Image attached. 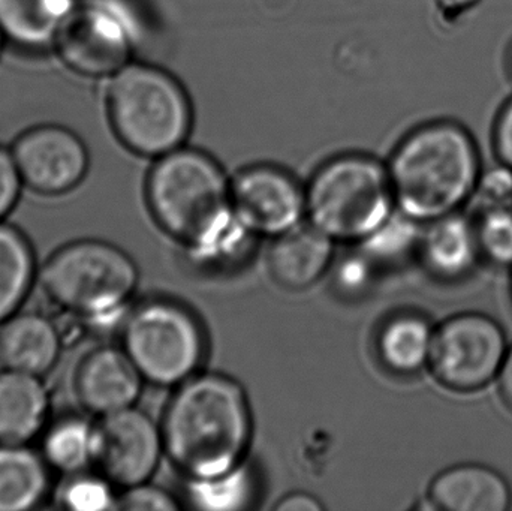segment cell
<instances>
[{"instance_id":"obj_11","label":"cell","mask_w":512,"mask_h":511,"mask_svg":"<svg viewBox=\"0 0 512 511\" xmlns=\"http://www.w3.org/2000/svg\"><path fill=\"white\" fill-rule=\"evenodd\" d=\"M165 455L161 426L137 407L96 422L95 468L116 488L128 489L152 479Z\"/></svg>"},{"instance_id":"obj_23","label":"cell","mask_w":512,"mask_h":511,"mask_svg":"<svg viewBox=\"0 0 512 511\" xmlns=\"http://www.w3.org/2000/svg\"><path fill=\"white\" fill-rule=\"evenodd\" d=\"M96 422L80 414L51 419L41 435V455L53 473L62 476L95 467Z\"/></svg>"},{"instance_id":"obj_7","label":"cell","mask_w":512,"mask_h":511,"mask_svg":"<svg viewBox=\"0 0 512 511\" xmlns=\"http://www.w3.org/2000/svg\"><path fill=\"white\" fill-rule=\"evenodd\" d=\"M122 348L147 383L177 387L198 374L206 336L189 309L170 300H149L129 311Z\"/></svg>"},{"instance_id":"obj_28","label":"cell","mask_w":512,"mask_h":511,"mask_svg":"<svg viewBox=\"0 0 512 511\" xmlns=\"http://www.w3.org/2000/svg\"><path fill=\"white\" fill-rule=\"evenodd\" d=\"M179 503L164 489L149 485L132 486L123 489L117 498V509L126 511H177Z\"/></svg>"},{"instance_id":"obj_20","label":"cell","mask_w":512,"mask_h":511,"mask_svg":"<svg viewBox=\"0 0 512 511\" xmlns=\"http://www.w3.org/2000/svg\"><path fill=\"white\" fill-rule=\"evenodd\" d=\"M51 468L29 446H0V511L38 509L51 494Z\"/></svg>"},{"instance_id":"obj_17","label":"cell","mask_w":512,"mask_h":511,"mask_svg":"<svg viewBox=\"0 0 512 511\" xmlns=\"http://www.w3.org/2000/svg\"><path fill=\"white\" fill-rule=\"evenodd\" d=\"M418 254L427 272L442 281H459L474 272L481 257L475 221L456 212L427 222Z\"/></svg>"},{"instance_id":"obj_8","label":"cell","mask_w":512,"mask_h":511,"mask_svg":"<svg viewBox=\"0 0 512 511\" xmlns=\"http://www.w3.org/2000/svg\"><path fill=\"white\" fill-rule=\"evenodd\" d=\"M144 35L134 0H80L54 51L81 77L111 78L134 62Z\"/></svg>"},{"instance_id":"obj_9","label":"cell","mask_w":512,"mask_h":511,"mask_svg":"<svg viewBox=\"0 0 512 511\" xmlns=\"http://www.w3.org/2000/svg\"><path fill=\"white\" fill-rule=\"evenodd\" d=\"M507 351L498 321L481 312H463L436 327L429 369L451 392H480L498 378Z\"/></svg>"},{"instance_id":"obj_10","label":"cell","mask_w":512,"mask_h":511,"mask_svg":"<svg viewBox=\"0 0 512 511\" xmlns=\"http://www.w3.org/2000/svg\"><path fill=\"white\" fill-rule=\"evenodd\" d=\"M24 188L44 197L75 191L90 170V152L83 138L56 123L32 126L11 146Z\"/></svg>"},{"instance_id":"obj_37","label":"cell","mask_w":512,"mask_h":511,"mask_svg":"<svg viewBox=\"0 0 512 511\" xmlns=\"http://www.w3.org/2000/svg\"><path fill=\"white\" fill-rule=\"evenodd\" d=\"M511 288H512V281H511Z\"/></svg>"},{"instance_id":"obj_25","label":"cell","mask_w":512,"mask_h":511,"mask_svg":"<svg viewBox=\"0 0 512 511\" xmlns=\"http://www.w3.org/2000/svg\"><path fill=\"white\" fill-rule=\"evenodd\" d=\"M420 222L408 218L397 210L393 218L382 225L372 237L361 243L366 246V255L370 260L397 261L408 255L412 249H418L421 239Z\"/></svg>"},{"instance_id":"obj_13","label":"cell","mask_w":512,"mask_h":511,"mask_svg":"<svg viewBox=\"0 0 512 511\" xmlns=\"http://www.w3.org/2000/svg\"><path fill=\"white\" fill-rule=\"evenodd\" d=\"M146 381L123 348L102 345L78 363L75 396L87 414L101 417L135 407Z\"/></svg>"},{"instance_id":"obj_31","label":"cell","mask_w":512,"mask_h":511,"mask_svg":"<svg viewBox=\"0 0 512 511\" xmlns=\"http://www.w3.org/2000/svg\"><path fill=\"white\" fill-rule=\"evenodd\" d=\"M492 149L498 162L512 168V95L493 120Z\"/></svg>"},{"instance_id":"obj_19","label":"cell","mask_w":512,"mask_h":511,"mask_svg":"<svg viewBox=\"0 0 512 511\" xmlns=\"http://www.w3.org/2000/svg\"><path fill=\"white\" fill-rule=\"evenodd\" d=\"M80 0H0V30L8 44L30 51L54 50Z\"/></svg>"},{"instance_id":"obj_33","label":"cell","mask_w":512,"mask_h":511,"mask_svg":"<svg viewBox=\"0 0 512 511\" xmlns=\"http://www.w3.org/2000/svg\"><path fill=\"white\" fill-rule=\"evenodd\" d=\"M274 510L321 511L324 510V506L319 503V500H316L315 497H312V495L295 492V494L286 495V497L280 498L279 503L274 506Z\"/></svg>"},{"instance_id":"obj_29","label":"cell","mask_w":512,"mask_h":511,"mask_svg":"<svg viewBox=\"0 0 512 511\" xmlns=\"http://www.w3.org/2000/svg\"><path fill=\"white\" fill-rule=\"evenodd\" d=\"M474 198L480 200L483 207L511 206L512 168L498 162L495 167L483 170Z\"/></svg>"},{"instance_id":"obj_18","label":"cell","mask_w":512,"mask_h":511,"mask_svg":"<svg viewBox=\"0 0 512 511\" xmlns=\"http://www.w3.org/2000/svg\"><path fill=\"white\" fill-rule=\"evenodd\" d=\"M334 240L301 224L274 239L268 254V267L277 284L288 290H306L330 269L334 257Z\"/></svg>"},{"instance_id":"obj_34","label":"cell","mask_w":512,"mask_h":511,"mask_svg":"<svg viewBox=\"0 0 512 511\" xmlns=\"http://www.w3.org/2000/svg\"><path fill=\"white\" fill-rule=\"evenodd\" d=\"M499 396L505 407L512 413V345L508 347L507 356L502 363L498 378Z\"/></svg>"},{"instance_id":"obj_35","label":"cell","mask_w":512,"mask_h":511,"mask_svg":"<svg viewBox=\"0 0 512 511\" xmlns=\"http://www.w3.org/2000/svg\"><path fill=\"white\" fill-rule=\"evenodd\" d=\"M507 69H508V75H510V80L512 81V41H511V44L508 45Z\"/></svg>"},{"instance_id":"obj_27","label":"cell","mask_w":512,"mask_h":511,"mask_svg":"<svg viewBox=\"0 0 512 511\" xmlns=\"http://www.w3.org/2000/svg\"><path fill=\"white\" fill-rule=\"evenodd\" d=\"M475 227L481 255L496 266L512 267V207H484Z\"/></svg>"},{"instance_id":"obj_15","label":"cell","mask_w":512,"mask_h":511,"mask_svg":"<svg viewBox=\"0 0 512 511\" xmlns=\"http://www.w3.org/2000/svg\"><path fill=\"white\" fill-rule=\"evenodd\" d=\"M50 420L44 377L0 368V446H29Z\"/></svg>"},{"instance_id":"obj_21","label":"cell","mask_w":512,"mask_h":511,"mask_svg":"<svg viewBox=\"0 0 512 511\" xmlns=\"http://www.w3.org/2000/svg\"><path fill=\"white\" fill-rule=\"evenodd\" d=\"M38 258L20 228L0 222V324L26 305L39 281Z\"/></svg>"},{"instance_id":"obj_6","label":"cell","mask_w":512,"mask_h":511,"mask_svg":"<svg viewBox=\"0 0 512 511\" xmlns=\"http://www.w3.org/2000/svg\"><path fill=\"white\" fill-rule=\"evenodd\" d=\"M304 189L307 222L334 242H366L397 212L387 164L364 153L328 159Z\"/></svg>"},{"instance_id":"obj_30","label":"cell","mask_w":512,"mask_h":511,"mask_svg":"<svg viewBox=\"0 0 512 511\" xmlns=\"http://www.w3.org/2000/svg\"><path fill=\"white\" fill-rule=\"evenodd\" d=\"M24 183L18 171L11 147L0 144V222L14 212L23 192Z\"/></svg>"},{"instance_id":"obj_4","label":"cell","mask_w":512,"mask_h":511,"mask_svg":"<svg viewBox=\"0 0 512 511\" xmlns=\"http://www.w3.org/2000/svg\"><path fill=\"white\" fill-rule=\"evenodd\" d=\"M38 282L51 305L102 333L122 329L140 272L131 255L114 243L78 239L44 261Z\"/></svg>"},{"instance_id":"obj_1","label":"cell","mask_w":512,"mask_h":511,"mask_svg":"<svg viewBox=\"0 0 512 511\" xmlns=\"http://www.w3.org/2000/svg\"><path fill=\"white\" fill-rule=\"evenodd\" d=\"M144 191L153 219L198 266L233 264L254 240L234 212L231 180L203 150L183 146L155 159Z\"/></svg>"},{"instance_id":"obj_2","label":"cell","mask_w":512,"mask_h":511,"mask_svg":"<svg viewBox=\"0 0 512 511\" xmlns=\"http://www.w3.org/2000/svg\"><path fill=\"white\" fill-rule=\"evenodd\" d=\"M165 455L186 479L245 464L252 440L248 396L234 378L197 374L177 386L161 425Z\"/></svg>"},{"instance_id":"obj_36","label":"cell","mask_w":512,"mask_h":511,"mask_svg":"<svg viewBox=\"0 0 512 511\" xmlns=\"http://www.w3.org/2000/svg\"><path fill=\"white\" fill-rule=\"evenodd\" d=\"M6 45H8V42H6L2 30H0V59H2L3 50H5Z\"/></svg>"},{"instance_id":"obj_14","label":"cell","mask_w":512,"mask_h":511,"mask_svg":"<svg viewBox=\"0 0 512 511\" xmlns=\"http://www.w3.org/2000/svg\"><path fill=\"white\" fill-rule=\"evenodd\" d=\"M62 351V332L41 312L20 311L0 324V368L45 377Z\"/></svg>"},{"instance_id":"obj_24","label":"cell","mask_w":512,"mask_h":511,"mask_svg":"<svg viewBox=\"0 0 512 511\" xmlns=\"http://www.w3.org/2000/svg\"><path fill=\"white\" fill-rule=\"evenodd\" d=\"M255 476L246 464L209 477L188 480L186 497L191 507L204 511H242L255 501Z\"/></svg>"},{"instance_id":"obj_16","label":"cell","mask_w":512,"mask_h":511,"mask_svg":"<svg viewBox=\"0 0 512 511\" xmlns=\"http://www.w3.org/2000/svg\"><path fill=\"white\" fill-rule=\"evenodd\" d=\"M429 501L442 511H508L512 489L504 476L481 464H460L430 483Z\"/></svg>"},{"instance_id":"obj_12","label":"cell","mask_w":512,"mask_h":511,"mask_svg":"<svg viewBox=\"0 0 512 511\" xmlns=\"http://www.w3.org/2000/svg\"><path fill=\"white\" fill-rule=\"evenodd\" d=\"M231 198L239 221L255 237H277L306 219V189L283 168L256 164L231 180Z\"/></svg>"},{"instance_id":"obj_32","label":"cell","mask_w":512,"mask_h":511,"mask_svg":"<svg viewBox=\"0 0 512 511\" xmlns=\"http://www.w3.org/2000/svg\"><path fill=\"white\" fill-rule=\"evenodd\" d=\"M370 279H372V260L366 254L346 258L336 273L337 285L351 294L364 290Z\"/></svg>"},{"instance_id":"obj_3","label":"cell","mask_w":512,"mask_h":511,"mask_svg":"<svg viewBox=\"0 0 512 511\" xmlns=\"http://www.w3.org/2000/svg\"><path fill=\"white\" fill-rule=\"evenodd\" d=\"M387 170L397 210L427 224L460 212L474 198L484 168L471 129L459 120L435 119L400 138Z\"/></svg>"},{"instance_id":"obj_26","label":"cell","mask_w":512,"mask_h":511,"mask_svg":"<svg viewBox=\"0 0 512 511\" xmlns=\"http://www.w3.org/2000/svg\"><path fill=\"white\" fill-rule=\"evenodd\" d=\"M116 486L102 474L89 471L66 477L59 492V503L63 509L72 511H105L117 509Z\"/></svg>"},{"instance_id":"obj_22","label":"cell","mask_w":512,"mask_h":511,"mask_svg":"<svg viewBox=\"0 0 512 511\" xmlns=\"http://www.w3.org/2000/svg\"><path fill=\"white\" fill-rule=\"evenodd\" d=\"M435 329L418 314L390 318L378 333L379 360L388 371L411 377L429 368Z\"/></svg>"},{"instance_id":"obj_5","label":"cell","mask_w":512,"mask_h":511,"mask_svg":"<svg viewBox=\"0 0 512 511\" xmlns=\"http://www.w3.org/2000/svg\"><path fill=\"white\" fill-rule=\"evenodd\" d=\"M108 80L107 116L123 147L155 161L185 146L194 108L171 72L134 60Z\"/></svg>"}]
</instances>
